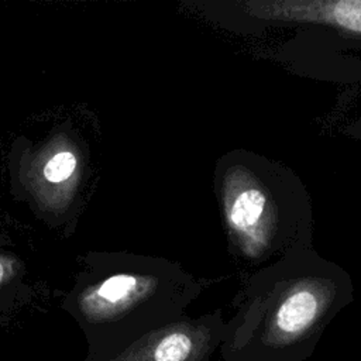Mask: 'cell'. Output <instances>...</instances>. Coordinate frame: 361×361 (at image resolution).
<instances>
[{"instance_id":"6da1fadb","label":"cell","mask_w":361,"mask_h":361,"mask_svg":"<svg viewBox=\"0 0 361 361\" xmlns=\"http://www.w3.org/2000/svg\"><path fill=\"white\" fill-rule=\"evenodd\" d=\"M354 300V283L314 248L244 278L226 320L223 361H306L329 324Z\"/></svg>"},{"instance_id":"7a4b0ae2","label":"cell","mask_w":361,"mask_h":361,"mask_svg":"<svg viewBox=\"0 0 361 361\" xmlns=\"http://www.w3.org/2000/svg\"><path fill=\"white\" fill-rule=\"evenodd\" d=\"M213 189L228 252L245 276L313 248L312 197L285 164L230 149L216 161Z\"/></svg>"},{"instance_id":"3957f363","label":"cell","mask_w":361,"mask_h":361,"mask_svg":"<svg viewBox=\"0 0 361 361\" xmlns=\"http://www.w3.org/2000/svg\"><path fill=\"white\" fill-rule=\"evenodd\" d=\"M202 290V281L178 262L127 257L76 288L65 306L86 337V355H99L179 319Z\"/></svg>"},{"instance_id":"277c9868","label":"cell","mask_w":361,"mask_h":361,"mask_svg":"<svg viewBox=\"0 0 361 361\" xmlns=\"http://www.w3.org/2000/svg\"><path fill=\"white\" fill-rule=\"evenodd\" d=\"M213 20L261 27L316 25L361 38V0H230L188 3Z\"/></svg>"},{"instance_id":"5b68a950","label":"cell","mask_w":361,"mask_h":361,"mask_svg":"<svg viewBox=\"0 0 361 361\" xmlns=\"http://www.w3.org/2000/svg\"><path fill=\"white\" fill-rule=\"evenodd\" d=\"M221 309L179 319L149 330L113 351L83 361H212L224 336Z\"/></svg>"},{"instance_id":"8992f818","label":"cell","mask_w":361,"mask_h":361,"mask_svg":"<svg viewBox=\"0 0 361 361\" xmlns=\"http://www.w3.org/2000/svg\"><path fill=\"white\" fill-rule=\"evenodd\" d=\"M82 173L80 148L66 134L27 149L20 165L23 189L42 213L52 216L63 214L75 200Z\"/></svg>"},{"instance_id":"52a82bcc","label":"cell","mask_w":361,"mask_h":361,"mask_svg":"<svg viewBox=\"0 0 361 361\" xmlns=\"http://www.w3.org/2000/svg\"><path fill=\"white\" fill-rule=\"evenodd\" d=\"M20 271V265L16 258L0 251V299L4 292L16 282Z\"/></svg>"},{"instance_id":"ba28073f","label":"cell","mask_w":361,"mask_h":361,"mask_svg":"<svg viewBox=\"0 0 361 361\" xmlns=\"http://www.w3.org/2000/svg\"><path fill=\"white\" fill-rule=\"evenodd\" d=\"M344 134L350 138L361 141V116L344 127Z\"/></svg>"}]
</instances>
